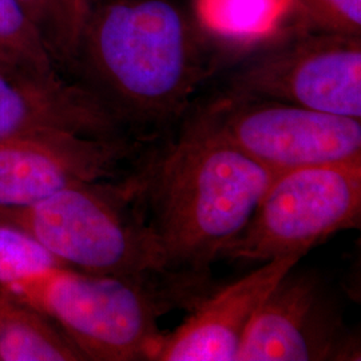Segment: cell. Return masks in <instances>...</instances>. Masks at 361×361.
Here are the masks:
<instances>
[{
  "mask_svg": "<svg viewBox=\"0 0 361 361\" xmlns=\"http://www.w3.org/2000/svg\"><path fill=\"white\" fill-rule=\"evenodd\" d=\"M277 174L186 118L177 138L135 171L169 273L202 290Z\"/></svg>",
  "mask_w": 361,
  "mask_h": 361,
  "instance_id": "1",
  "label": "cell"
},
{
  "mask_svg": "<svg viewBox=\"0 0 361 361\" xmlns=\"http://www.w3.org/2000/svg\"><path fill=\"white\" fill-rule=\"evenodd\" d=\"M189 118L276 173L361 161V119L228 90Z\"/></svg>",
  "mask_w": 361,
  "mask_h": 361,
  "instance_id": "5",
  "label": "cell"
},
{
  "mask_svg": "<svg viewBox=\"0 0 361 361\" xmlns=\"http://www.w3.org/2000/svg\"><path fill=\"white\" fill-rule=\"evenodd\" d=\"M197 43L169 0H113L92 6L75 61L122 125L162 128L186 111L207 75Z\"/></svg>",
  "mask_w": 361,
  "mask_h": 361,
  "instance_id": "2",
  "label": "cell"
},
{
  "mask_svg": "<svg viewBox=\"0 0 361 361\" xmlns=\"http://www.w3.org/2000/svg\"><path fill=\"white\" fill-rule=\"evenodd\" d=\"M86 360L39 310L0 288V361Z\"/></svg>",
  "mask_w": 361,
  "mask_h": 361,
  "instance_id": "12",
  "label": "cell"
},
{
  "mask_svg": "<svg viewBox=\"0 0 361 361\" xmlns=\"http://www.w3.org/2000/svg\"><path fill=\"white\" fill-rule=\"evenodd\" d=\"M56 63L74 62L90 18L91 0H18Z\"/></svg>",
  "mask_w": 361,
  "mask_h": 361,
  "instance_id": "14",
  "label": "cell"
},
{
  "mask_svg": "<svg viewBox=\"0 0 361 361\" xmlns=\"http://www.w3.org/2000/svg\"><path fill=\"white\" fill-rule=\"evenodd\" d=\"M55 324L86 360L154 361L158 320L202 298L176 285L56 268L7 290Z\"/></svg>",
  "mask_w": 361,
  "mask_h": 361,
  "instance_id": "4",
  "label": "cell"
},
{
  "mask_svg": "<svg viewBox=\"0 0 361 361\" xmlns=\"http://www.w3.org/2000/svg\"><path fill=\"white\" fill-rule=\"evenodd\" d=\"M65 267L35 238L0 222V288L10 290L32 276Z\"/></svg>",
  "mask_w": 361,
  "mask_h": 361,
  "instance_id": "16",
  "label": "cell"
},
{
  "mask_svg": "<svg viewBox=\"0 0 361 361\" xmlns=\"http://www.w3.org/2000/svg\"><path fill=\"white\" fill-rule=\"evenodd\" d=\"M0 222L23 231L71 269L176 285L145 217L134 173L62 189L34 205L0 210Z\"/></svg>",
  "mask_w": 361,
  "mask_h": 361,
  "instance_id": "3",
  "label": "cell"
},
{
  "mask_svg": "<svg viewBox=\"0 0 361 361\" xmlns=\"http://www.w3.org/2000/svg\"><path fill=\"white\" fill-rule=\"evenodd\" d=\"M361 222V161L279 173L244 233L224 258L265 262L304 257L336 233Z\"/></svg>",
  "mask_w": 361,
  "mask_h": 361,
  "instance_id": "6",
  "label": "cell"
},
{
  "mask_svg": "<svg viewBox=\"0 0 361 361\" xmlns=\"http://www.w3.org/2000/svg\"><path fill=\"white\" fill-rule=\"evenodd\" d=\"M302 32L258 49L226 90L361 119V37Z\"/></svg>",
  "mask_w": 361,
  "mask_h": 361,
  "instance_id": "7",
  "label": "cell"
},
{
  "mask_svg": "<svg viewBox=\"0 0 361 361\" xmlns=\"http://www.w3.org/2000/svg\"><path fill=\"white\" fill-rule=\"evenodd\" d=\"M297 265L264 300L237 361L360 360V336L345 322L335 290L319 271Z\"/></svg>",
  "mask_w": 361,
  "mask_h": 361,
  "instance_id": "8",
  "label": "cell"
},
{
  "mask_svg": "<svg viewBox=\"0 0 361 361\" xmlns=\"http://www.w3.org/2000/svg\"><path fill=\"white\" fill-rule=\"evenodd\" d=\"M317 30L361 37V0H295Z\"/></svg>",
  "mask_w": 361,
  "mask_h": 361,
  "instance_id": "17",
  "label": "cell"
},
{
  "mask_svg": "<svg viewBox=\"0 0 361 361\" xmlns=\"http://www.w3.org/2000/svg\"><path fill=\"white\" fill-rule=\"evenodd\" d=\"M126 138L52 133L0 142V210L34 205L86 182L125 177L137 154Z\"/></svg>",
  "mask_w": 361,
  "mask_h": 361,
  "instance_id": "9",
  "label": "cell"
},
{
  "mask_svg": "<svg viewBox=\"0 0 361 361\" xmlns=\"http://www.w3.org/2000/svg\"><path fill=\"white\" fill-rule=\"evenodd\" d=\"M300 259L288 256L261 262L255 271L205 295L178 328L164 335L154 361H237L264 300Z\"/></svg>",
  "mask_w": 361,
  "mask_h": 361,
  "instance_id": "11",
  "label": "cell"
},
{
  "mask_svg": "<svg viewBox=\"0 0 361 361\" xmlns=\"http://www.w3.org/2000/svg\"><path fill=\"white\" fill-rule=\"evenodd\" d=\"M200 23L213 37L241 47L269 44L297 10L295 0H194Z\"/></svg>",
  "mask_w": 361,
  "mask_h": 361,
  "instance_id": "13",
  "label": "cell"
},
{
  "mask_svg": "<svg viewBox=\"0 0 361 361\" xmlns=\"http://www.w3.org/2000/svg\"><path fill=\"white\" fill-rule=\"evenodd\" d=\"M122 126L89 89L59 73L0 61V142L52 133L126 138Z\"/></svg>",
  "mask_w": 361,
  "mask_h": 361,
  "instance_id": "10",
  "label": "cell"
},
{
  "mask_svg": "<svg viewBox=\"0 0 361 361\" xmlns=\"http://www.w3.org/2000/svg\"><path fill=\"white\" fill-rule=\"evenodd\" d=\"M0 61L58 73L56 61L38 27L18 0H0Z\"/></svg>",
  "mask_w": 361,
  "mask_h": 361,
  "instance_id": "15",
  "label": "cell"
}]
</instances>
